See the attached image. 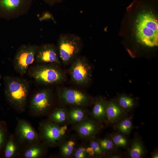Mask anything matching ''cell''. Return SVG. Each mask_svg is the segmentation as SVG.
Segmentation results:
<instances>
[{
	"label": "cell",
	"instance_id": "obj_13",
	"mask_svg": "<svg viewBox=\"0 0 158 158\" xmlns=\"http://www.w3.org/2000/svg\"><path fill=\"white\" fill-rule=\"evenodd\" d=\"M127 116V113L121 108L117 100L107 101L105 121L107 124L115 125Z\"/></svg>",
	"mask_w": 158,
	"mask_h": 158
},
{
	"label": "cell",
	"instance_id": "obj_4",
	"mask_svg": "<svg viewBox=\"0 0 158 158\" xmlns=\"http://www.w3.org/2000/svg\"><path fill=\"white\" fill-rule=\"evenodd\" d=\"M27 71L28 75L37 82L43 85L60 83L64 80L65 77L61 70L52 64L31 66Z\"/></svg>",
	"mask_w": 158,
	"mask_h": 158
},
{
	"label": "cell",
	"instance_id": "obj_17",
	"mask_svg": "<svg viewBox=\"0 0 158 158\" xmlns=\"http://www.w3.org/2000/svg\"><path fill=\"white\" fill-rule=\"evenodd\" d=\"M87 113L82 107H75L68 110L67 123L75 125L88 117Z\"/></svg>",
	"mask_w": 158,
	"mask_h": 158
},
{
	"label": "cell",
	"instance_id": "obj_25",
	"mask_svg": "<svg viewBox=\"0 0 158 158\" xmlns=\"http://www.w3.org/2000/svg\"><path fill=\"white\" fill-rule=\"evenodd\" d=\"M110 137L116 147L125 148L128 145V140L123 134L114 133L111 134Z\"/></svg>",
	"mask_w": 158,
	"mask_h": 158
},
{
	"label": "cell",
	"instance_id": "obj_7",
	"mask_svg": "<svg viewBox=\"0 0 158 158\" xmlns=\"http://www.w3.org/2000/svg\"><path fill=\"white\" fill-rule=\"evenodd\" d=\"M32 4L33 0H0V18H17L27 14Z\"/></svg>",
	"mask_w": 158,
	"mask_h": 158
},
{
	"label": "cell",
	"instance_id": "obj_9",
	"mask_svg": "<svg viewBox=\"0 0 158 158\" xmlns=\"http://www.w3.org/2000/svg\"><path fill=\"white\" fill-rule=\"evenodd\" d=\"M52 103L51 91L43 89L37 91L32 96L30 101V109L34 115H41L49 111Z\"/></svg>",
	"mask_w": 158,
	"mask_h": 158
},
{
	"label": "cell",
	"instance_id": "obj_23",
	"mask_svg": "<svg viewBox=\"0 0 158 158\" xmlns=\"http://www.w3.org/2000/svg\"><path fill=\"white\" fill-rule=\"evenodd\" d=\"M116 129L121 133L128 135L133 128L131 118L127 116L122 119L115 124Z\"/></svg>",
	"mask_w": 158,
	"mask_h": 158
},
{
	"label": "cell",
	"instance_id": "obj_8",
	"mask_svg": "<svg viewBox=\"0 0 158 158\" xmlns=\"http://www.w3.org/2000/svg\"><path fill=\"white\" fill-rule=\"evenodd\" d=\"M59 100L63 104L83 107L94 103V99L85 93L78 90L65 88L59 92Z\"/></svg>",
	"mask_w": 158,
	"mask_h": 158
},
{
	"label": "cell",
	"instance_id": "obj_10",
	"mask_svg": "<svg viewBox=\"0 0 158 158\" xmlns=\"http://www.w3.org/2000/svg\"><path fill=\"white\" fill-rule=\"evenodd\" d=\"M69 73L72 80L76 84L85 85L90 80L91 68L84 57H77L70 67Z\"/></svg>",
	"mask_w": 158,
	"mask_h": 158
},
{
	"label": "cell",
	"instance_id": "obj_1",
	"mask_svg": "<svg viewBox=\"0 0 158 158\" xmlns=\"http://www.w3.org/2000/svg\"><path fill=\"white\" fill-rule=\"evenodd\" d=\"M4 94L9 104L15 110L23 112L25 109L30 84L26 80L14 76L4 77Z\"/></svg>",
	"mask_w": 158,
	"mask_h": 158
},
{
	"label": "cell",
	"instance_id": "obj_31",
	"mask_svg": "<svg viewBox=\"0 0 158 158\" xmlns=\"http://www.w3.org/2000/svg\"><path fill=\"white\" fill-rule=\"evenodd\" d=\"M151 158H158V152L157 150H156L152 152L151 154Z\"/></svg>",
	"mask_w": 158,
	"mask_h": 158
},
{
	"label": "cell",
	"instance_id": "obj_16",
	"mask_svg": "<svg viewBox=\"0 0 158 158\" xmlns=\"http://www.w3.org/2000/svg\"><path fill=\"white\" fill-rule=\"evenodd\" d=\"M77 143L76 139L73 137L67 138L59 146L61 156L64 158H71Z\"/></svg>",
	"mask_w": 158,
	"mask_h": 158
},
{
	"label": "cell",
	"instance_id": "obj_2",
	"mask_svg": "<svg viewBox=\"0 0 158 158\" xmlns=\"http://www.w3.org/2000/svg\"><path fill=\"white\" fill-rule=\"evenodd\" d=\"M136 36L143 44L153 47L158 45V23L157 18L150 12L140 14L137 18Z\"/></svg>",
	"mask_w": 158,
	"mask_h": 158
},
{
	"label": "cell",
	"instance_id": "obj_22",
	"mask_svg": "<svg viewBox=\"0 0 158 158\" xmlns=\"http://www.w3.org/2000/svg\"><path fill=\"white\" fill-rule=\"evenodd\" d=\"M117 100L121 108L127 113L132 110L137 104L135 99L128 95L119 96Z\"/></svg>",
	"mask_w": 158,
	"mask_h": 158
},
{
	"label": "cell",
	"instance_id": "obj_5",
	"mask_svg": "<svg viewBox=\"0 0 158 158\" xmlns=\"http://www.w3.org/2000/svg\"><path fill=\"white\" fill-rule=\"evenodd\" d=\"M67 129L66 124L59 125L49 120L41 126V136L47 146L51 147L59 146L67 138Z\"/></svg>",
	"mask_w": 158,
	"mask_h": 158
},
{
	"label": "cell",
	"instance_id": "obj_26",
	"mask_svg": "<svg viewBox=\"0 0 158 158\" xmlns=\"http://www.w3.org/2000/svg\"><path fill=\"white\" fill-rule=\"evenodd\" d=\"M101 147L106 153L112 150L115 146L110 137H106L103 139L96 140Z\"/></svg>",
	"mask_w": 158,
	"mask_h": 158
},
{
	"label": "cell",
	"instance_id": "obj_30",
	"mask_svg": "<svg viewBox=\"0 0 158 158\" xmlns=\"http://www.w3.org/2000/svg\"><path fill=\"white\" fill-rule=\"evenodd\" d=\"M107 157L109 158H121L122 157V156L120 154H115L109 155Z\"/></svg>",
	"mask_w": 158,
	"mask_h": 158
},
{
	"label": "cell",
	"instance_id": "obj_21",
	"mask_svg": "<svg viewBox=\"0 0 158 158\" xmlns=\"http://www.w3.org/2000/svg\"><path fill=\"white\" fill-rule=\"evenodd\" d=\"M44 147L41 145L33 144L29 147L24 151L23 156L26 158H38L44 154Z\"/></svg>",
	"mask_w": 158,
	"mask_h": 158
},
{
	"label": "cell",
	"instance_id": "obj_6",
	"mask_svg": "<svg viewBox=\"0 0 158 158\" xmlns=\"http://www.w3.org/2000/svg\"><path fill=\"white\" fill-rule=\"evenodd\" d=\"M38 46L36 44H23L16 51L13 60L15 70L21 76L27 71L30 66L35 60V56Z\"/></svg>",
	"mask_w": 158,
	"mask_h": 158
},
{
	"label": "cell",
	"instance_id": "obj_14",
	"mask_svg": "<svg viewBox=\"0 0 158 158\" xmlns=\"http://www.w3.org/2000/svg\"><path fill=\"white\" fill-rule=\"evenodd\" d=\"M17 133L19 139L23 142L32 144L39 139L38 135L33 128L28 123L24 120L19 122Z\"/></svg>",
	"mask_w": 158,
	"mask_h": 158
},
{
	"label": "cell",
	"instance_id": "obj_24",
	"mask_svg": "<svg viewBox=\"0 0 158 158\" xmlns=\"http://www.w3.org/2000/svg\"><path fill=\"white\" fill-rule=\"evenodd\" d=\"M2 151L3 157L6 158L12 157L16 151V146L12 136L6 140Z\"/></svg>",
	"mask_w": 158,
	"mask_h": 158
},
{
	"label": "cell",
	"instance_id": "obj_12",
	"mask_svg": "<svg viewBox=\"0 0 158 158\" xmlns=\"http://www.w3.org/2000/svg\"><path fill=\"white\" fill-rule=\"evenodd\" d=\"M98 121L87 117L78 123L74 125V129L82 139L89 140L95 138L99 133L102 126Z\"/></svg>",
	"mask_w": 158,
	"mask_h": 158
},
{
	"label": "cell",
	"instance_id": "obj_29",
	"mask_svg": "<svg viewBox=\"0 0 158 158\" xmlns=\"http://www.w3.org/2000/svg\"><path fill=\"white\" fill-rule=\"evenodd\" d=\"M45 3L50 6H53L56 4L61 3L64 0H42Z\"/></svg>",
	"mask_w": 158,
	"mask_h": 158
},
{
	"label": "cell",
	"instance_id": "obj_11",
	"mask_svg": "<svg viewBox=\"0 0 158 158\" xmlns=\"http://www.w3.org/2000/svg\"><path fill=\"white\" fill-rule=\"evenodd\" d=\"M37 63H54L60 64L57 47L54 43H45L38 46L35 56Z\"/></svg>",
	"mask_w": 158,
	"mask_h": 158
},
{
	"label": "cell",
	"instance_id": "obj_3",
	"mask_svg": "<svg viewBox=\"0 0 158 158\" xmlns=\"http://www.w3.org/2000/svg\"><path fill=\"white\" fill-rule=\"evenodd\" d=\"M81 38L73 33H61L57 40V48L60 59L67 64L78 56L83 47Z\"/></svg>",
	"mask_w": 158,
	"mask_h": 158
},
{
	"label": "cell",
	"instance_id": "obj_20",
	"mask_svg": "<svg viewBox=\"0 0 158 158\" xmlns=\"http://www.w3.org/2000/svg\"><path fill=\"white\" fill-rule=\"evenodd\" d=\"M97 157L95 154L90 145L81 144L77 146L71 158H89Z\"/></svg>",
	"mask_w": 158,
	"mask_h": 158
},
{
	"label": "cell",
	"instance_id": "obj_28",
	"mask_svg": "<svg viewBox=\"0 0 158 158\" xmlns=\"http://www.w3.org/2000/svg\"><path fill=\"white\" fill-rule=\"evenodd\" d=\"M95 138L88 140L89 144L94 151L97 157H105L106 153L103 150Z\"/></svg>",
	"mask_w": 158,
	"mask_h": 158
},
{
	"label": "cell",
	"instance_id": "obj_19",
	"mask_svg": "<svg viewBox=\"0 0 158 158\" xmlns=\"http://www.w3.org/2000/svg\"><path fill=\"white\" fill-rule=\"evenodd\" d=\"M128 153L129 157L131 158H140L145 155V147L140 139L136 138L133 140Z\"/></svg>",
	"mask_w": 158,
	"mask_h": 158
},
{
	"label": "cell",
	"instance_id": "obj_18",
	"mask_svg": "<svg viewBox=\"0 0 158 158\" xmlns=\"http://www.w3.org/2000/svg\"><path fill=\"white\" fill-rule=\"evenodd\" d=\"M68 110L65 107H62L54 111L49 116L51 121L59 125L67 123Z\"/></svg>",
	"mask_w": 158,
	"mask_h": 158
},
{
	"label": "cell",
	"instance_id": "obj_15",
	"mask_svg": "<svg viewBox=\"0 0 158 158\" xmlns=\"http://www.w3.org/2000/svg\"><path fill=\"white\" fill-rule=\"evenodd\" d=\"M107 101L103 97H97L94 101L92 115L94 119L100 123L105 122Z\"/></svg>",
	"mask_w": 158,
	"mask_h": 158
},
{
	"label": "cell",
	"instance_id": "obj_27",
	"mask_svg": "<svg viewBox=\"0 0 158 158\" xmlns=\"http://www.w3.org/2000/svg\"><path fill=\"white\" fill-rule=\"evenodd\" d=\"M7 128L6 122L0 121V154L6 140Z\"/></svg>",
	"mask_w": 158,
	"mask_h": 158
}]
</instances>
